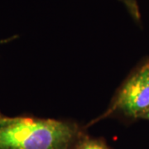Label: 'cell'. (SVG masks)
<instances>
[{"instance_id": "cell-2", "label": "cell", "mask_w": 149, "mask_h": 149, "mask_svg": "<svg viewBox=\"0 0 149 149\" xmlns=\"http://www.w3.org/2000/svg\"><path fill=\"white\" fill-rule=\"evenodd\" d=\"M149 110V60L144 61L121 85L106 111L95 121L113 114L143 119Z\"/></svg>"}, {"instance_id": "cell-5", "label": "cell", "mask_w": 149, "mask_h": 149, "mask_svg": "<svg viewBox=\"0 0 149 149\" xmlns=\"http://www.w3.org/2000/svg\"><path fill=\"white\" fill-rule=\"evenodd\" d=\"M143 119H147V120H149V110H148V113H147L144 115V117Z\"/></svg>"}, {"instance_id": "cell-6", "label": "cell", "mask_w": 149, "mask_h": 149, "mask_svg": "<svg viewBox=\"0 0 149 149\" xmlns=\"http://www.w3.org/2000/svg\"><path fill=\"white\" fill-rule=\"evenodd\" d=\"M119 1H121V2H123V0H119Z\"/></svg>"}, {"instance_id": "cell-4", "label": "cell", "mask_w": 149, "mask_h": 149, "mask_svg": "<svg viewBox=\"0 0 149 149\" xmlns=\"http://www.w3.org/2000/svg\"><path fill=\"white\" fill-rule=\"evenodd\" d=\"M123 3L125 5L128 13L133 17V19L136 22H140L141 15L137 0H123Z\"/></svg>"}, {"instance_id": "cell-1", "label": "cell", "mask_w": 149, "mask_h": 149, "mask_svg": "<svg viewBox=\"0 0 149 149\" xmlns=\"http://www.w3.org/2000/svg\"><path fill=\"white\" fill-rule=\"evenodd\" d=\"M83 135L70 121L0 114V149H72Z\"/></svg>"}, {"instance_id": "cell-3", "label": "cell", "mask_w": 149, "mask_h": 149, "mask_svg": "<svg viewBox=\"0 0 149 149\" xmlns=\"http://www.w3.org/2000/svg\"><path fill=\"white\" fill-rule=\"evenodd\" d=\"M72 149H111L104 140L90 138L84 134Z\"/></svg>"}]
</instances>
